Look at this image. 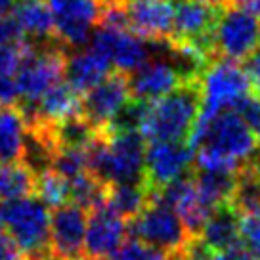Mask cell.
Masks as SVG:
<instances>
[{"instance_id": "obj_7", "label": "cell", "mask_w": 260, "mask_h": 260, "mask_svg": "<svg viewBox=\"0 0 260 260\" xmlns=\"http://www.w3.org/2000/svg\"><path fill=\"white\" fill-rule=\"evenodd\" d=\"M201 88V117H212L228 111L251 92L249 75L236 61L212 59L199 75Z\"/></svg>"}, {"instance_id": "obj_31", "label": "cell", "mask_w": 260, "mask_h": 260, "mask_svg": "<svg viewBox=\"0 0 260 260\" xmlns=\"http://www.w3.org/2000/svg\"><path fill=\"white\" fill-rule=\"evenodd\" d=\"M25 41L21 44H0V79L14 77L23 57Z\"/></svg>"}, {"instance_id": "obj_5", "label": "cell", "mask_w": 260, "mask_h": 260, "mask_svg": "<svg viewBox=\"0 0 260 260\" xmlns=\"http://www.w3.org/2000/svg\"><path fill=\"white\" fill-rule=\"evenodd\" d=\"M260 19L249 10L230 4L222 8L211 35V57L228 61H247L258 52ZM211 59V61H212Z\"/></svg>"}, {"instance_id": "obj_29", "label": "cell", "mask_w": 260, "mask_h": 260, "mask_svg": "<svg viewBox=\"0 0 260 260\" xmlns=\"http://www.w3.org/2000/svg\"><path fill=\"white\" fill-rule=\"evenodd\" d=\"M107 260H169L167 254L157 251L149 245H144L132 239L128 243H124L117 252H113Z\"/></svg>"}, {"instance_id": "obj_4", "label": "cell", "mask_w": 260, "mask_h": 260, "mask_svg": "<svg viewBox=\"0 0 260 260\" xmlns=\"http://www.w3.org/2000/svg\"><path fill=\"white\" fill-rule=\"evenodd\" d=\"M0 232L29 260H50V212L35 195L0 203Z\"/></svg>"}, {"instance_id": "obj_8", "label": "cell", "mask_w": 260, "mask_h": 260, "mask_svg": "<svg viewBox=\"0 0 260 260\" xmlns=\"http://www.w3.org/2000/svg\"><path fill=\"white\" fill-rule=\"evenodd\" d=\"M90 50L106 57L115 71L128 75L151 57L155 42L144 41L128 29L98 25L90 37Z\"/></svg>"}, {"instance_id": "obj_15", "label": "cell", "mask_w": 260, "mask_h": 260, "mask_svg": "<svg viewBox=\"0 0 260 260\" xmlns=\"http://www.w3.org/2000/svg\"><path fill=\"white\" fill-rule=\"evenodd\" d=\"M124 14L128 29L149 42H167L172 37V0H126Z\"/></svg>"}, {"instance_id": "obj_16", "label": "cell", "mask_w": 260, "mask_h": 260, "mask_svg": "<svg viewBox=\"0 0 260 260\" xmlns=\"http://www.w3.org/2000/svg\"><path fill=\"white\" fill-rule=\"evenodd\" d=\"M115 69L104 56L96 54L94 50H77L67 52L65 56L63 77L67 79V84L81 96L98 86L100 82L111 75Z\"/></svg>"}, {"instance_id": "obj_11", "label": "cell", "mask_w": 260, "mask_h": 260, "mask_svg": "<svg viewBox=\"0 0 260 260\" xmlns=\"http://www.w3.org/2000/svg\"><path fill=\"white\" fill-rule=\"evenodd\" d=\"M130 100L128 75L121 71H113L107 75L98 86L86 92L81 100L79 113L98 130L106 132L113 119L121 113V109Z\"/></svg>"}, {"instance_id": "obj_1", "label": "cell", "mask_w": 260, "mask_h": 260, "mask_svg": "<svg viewBox=\"0 0 260 260\" xmlns=\"http://www.w3.org/2000/svg\"><path fill=\"white\" fill-rule=\"evenodd\" d=\"M187 146L193 151L195 169L241 172L260 155V140L234 111H220L195 122Z\"/></svg>"}, {"instance_id": "obj_21", "label": "cell", "mask_w": 260, "mask_h": 260, "mask_svg": "<svg viewBox=\"0 0 260 260\" xmlns=\"http://www.w3.org/2000/svg\"><path fill=\"white\" fill-rule=\"evenodd\" d=\"M191 174H193L197 193L211 211L222 205H230L237 174L222 171H203V169H195L191 171Z\"/></svg>"}, {"instance_id": "obj_17", "label": "cell", "mask_w": 260, "mask_h": 260, "mask_svg": "<svg viewBox=\"0 0 260 260\" xmlns=\"http://www.w3.org/2000/svg\"><path fill=\"white\" fill-rule=\"evenodd\" d=\"M195 239H199L211 254L237 247L241 243V216L232 205H222L211 212L201 234Z\"/></svg>"}, {"instance_id": "obj_25", "label": "cell", "mask_w": 260, "mask_h": 260, "mask_svg": "<svg viewBox=\"0 0 260 260\" xmlns=\"http://www.w3.org/2000/svg\"><path fill=\"white\" fill-rule=\"evenodd\" d=\"M107 186L102 184L96 176L90 172H84L77 178L69 180V203H75L82 207L84 211L96 209L100 205L106 203Z\"/></svg>"}, {"instance_id": "obj_3", "label": "cell", "mask_w": 260, "mask_h": 260, "mask_svg": "<svg viewBox=\"0 0 260 260\" xmlns=\"http://www.w3.org/2000/svg\"><path fill=\"white\" fill-rule=\"evenodd\" d=\"M199 113L201 88L197 79L149 102L140 124V134L146 142H186L191 136Z\"/></svg>"}, {"instance_id": "obj_2", "label": "cell", "mask_w": 260, "mask_h": 260, "mask_svg": "<svg viewBox=\"0 0 260 260\" xmlns=\"http://www.w3.org/2000/svg\"><path fill=\"white\" fill-rule=\"evenodd\" d=\"M86 161L106 186L146 182V140L138 130L100 132L86 146Z\"/></svg>"}, {"instance_id": "obj_28", "label": "cell", "mask_w": 260, "mask_h": 260, "mask_svg": "<svg viewBox=\"0 0 260 260\" xmlns=\"http://www.w3.org/2000/svg\"><path fill=\"white\" fill-rule=\"evenodd\" d=\"M241 121L252 130V134L260 140V94L256 92H249L245 98H241L237 102V106L234 107Z\"/></svg>"}, {"instance_id": "obj_41", "label": "cell", "mask_w": 260, "mask_h": 260, "mask_svg": "<svg viewBox=\"0 0 260 260\" xmlns=\"http://www.w3.org/2000/svg\"><path fill=\"white\" fill-rule=\"evenodd\" d=\"M254 167H256V172H258V178H260V155H258V159L254 161Z\"/></svg>"}, {"instance_id": "obj_39", "label": "cell", "mask_w": 260, "mask_h": 260, "mask_svg": "<svg viewBox=\"0 0 260 260\" xmlns=\"http://www.w3.org/2000/svg\"><path fill=\"white\" fill-rule=\"evenodd\" d=\"M14 10V0H0V16H8Z\"/></svg>"}, {"instance_id": "obj_40", "label": "cell", "mask_w": 260, "mask_h": 260, "mask_svg": "<svg viewBox=\"0 0 260 260\" xmlns=\"http://www.w3.org/2000/svg\"><path fill=\"white\" fill-rule=\"evenodd\" d=\"M102 8H109V6H122L126 0H100Z\"/></svg>"}, {"instance_id": "obj_35", "label": "cell", "mask_w": 260, "mask_h": 260, "mask_svg": "<svg viewBox=\"0 0 260 260\" xmlns=\"http://www.w3.org/2000/svg\"><path fill=\"white\" fill-rule=\"evenodd\" d=\"M209 260H256V258H254L245 247L237 245V247H232V249H228V251L212 252Z\"/></svg>"}, {"instance_id": "obj_22", "label": "cell", "mask_w": 260, "mask_h": 260, "mask_svg": "<svg viewBox=\"0 0 260 260\" xmlns=\"http://www.w3.org/2000/svg\"><path fill=\"white\" fill-rule=\"evenodd\" d=\"M37 174L21 161L0 165V199L12 201L35 195Z\"/></svg>"}, {"instance_id": "obj_9", "label": "cell", "mask_w": 260, "mask_h": 260, "mask_svg": "<svg viewBox=\"0 0 260 260\" xmlns=\"http://www.w3.org/2000/svg\"><path fill=\"white\" fill-rule=\"evenodd\" d=\"M174 23L171 41L193 50L211 63V35L218 12L199 0H172Z\"/></svg>"}, {"instance_id": "obj_30", "label": "cell", "mask_w": 260, "mask_h": 260, "mask_svg": "<svg viewBox=\"0 0 260 260\" xmlns=\"http://www.w3.org/2000/svg\"><path fill=\"white\" fill-rule=\"evenodd\" d=\"M241 241L256 260H260V212L241 216Z\"/></svg>"}, {"instance_id": "obj_42", "label": "cell", "mask_w": 260, "mask_h": 260, "mask_svg": "<svg viewBox=\"0 0 260 260\" xmlns=\"http://www.w3.org/2000/svg\"><path fill=\"white\" fill-rule=\"evenodd\" d=\"M21 2H27V0H21Z\"/></svg>"}, {"instance_id": "obj_19", "label": "cell", "mask_w": 260, "mask_h": 260, "mask_svg": "<svg viewBox=\"0 0 260 260\" xmlns=\"http://www.w3.org/2000/svg\"><path fill=\"white\" fill-rule=\"evenodd\" d=\"M155 199V193L146 182L138 184H111L107 186L106 205L122 220L136 218L140 212Z\"/></svg>"}, {"instance_id": "obj_34", "label": "cell", "mask_w": 260, "mask_h": 260, "mask_svg": "<svg viewBox=\"0 0 260 260\" xmlns=\"http://www.w3.org/2000/svg\"><path fill=\"white\" fill-rule=\"evenodd\" d=\"M0 260H29L23 251L14 243V239L0 232Z\"/></svg>"}, {"instance_id": "obj_27", "label": "cell", "mask_w": 260, "mask_h": 260, "mask_svg": "<svg viewBox=\"0 0 260 260\" xmlns=\"http://www.w3.org/2000/svg\"><path fill=\"white\" fill-rule=\"evenodd\" d=\"M50 171L63 176L65 180H73L88 172L86 147H56L50 162Z\"/></svg>"}, {"instance_id": "obj_33", "label": "cell", "mask_w": 260, "mask_h": 260, "mask_svg": "<svg viewBox=\"0 0 260 260\" xmlns=\"http://www.w3.org/2000/svg\"><path fill=\"white\" fill-rule=\"evenodd\" d=\"M19 90H17L16 75L0 79V107H17Z\"/></svg>"}, {"instance_id": "obj_6", "label": "cell", "mask_w": 260, "mask_h": 260, "mask_svg": "<svg viewBox=\"0 0 260 260\" xmlns=\"http://www.w3.org/2000/svg\"><path fill=\"white\" fill-rule=\"evenodd\" d=\"M128 234L132 239L167 254L169 260H178L193 239L187 234L178 212L157 199L130 220Z\"/></svg>"}, {"instance_id": "obj_23", "label": "cell", "mask_w": 260, "mask_h": 260, "mask_svg": "<svg viewBox=\"0 0 260 260\" xmlns=\"http://www.w3.org/2000/svg\"><path fill=\"white\" fill-rule=\"evenodd\" d=\"M230 205L237 211L239 216L260 212V178L254 162L237 172L236 187L230 199Z\"/></svg>"}, {"instance_id": "obj_18", "label": "cell", "mask_w": 260, "mask_h": 260, "mask_svg": "<svg viewBox=\"0 0 260 260\" xmlns=\"http://www.w3.org/2000/svg\"><path fill=\"white\" fill-rule=\"evenodd\" d=\"M14 17L23 37H29L31 42H48L56 39L54 17L48 4H44L42 0L19 2L14 8Z\"/></svg>"}, {"instance_id": "obj_38", "label": "cell", "mask_w": 260, "mask_h": 260, "mask_svg": "<svg viewBox=\"0 0 260 260\" xmlns=\"http://www.w3.org/2000/svg\"><path fill=\"white\" fill-rule=\"evenodd\" d=\"M199 2H203V4H207V6H211V8H226V6H230L234 0H199Z\"/></svg>"}, {"instance_id": "obj_32", "label": "cell", "mask_w": 260, "mask_h": 260, "mask_svg": "<svg viewBox=\"0 0 260 260\" xmlns=\"http://www.w3.org/2000/svg\"><path fill=\"white\" fill-rule=\"evenodd\" d=\"M23 39V32L19 29L14 14L0 16V44H21Z\"/></svg>"}, {"instance_id": "obj_10", "label": "cell", "mask_w": 260, "mask_h": 260, "mask_svg": "<svg viewBox=\"0 0 260 260\" xmlns=\"http://www.w3.org/2000/svg\"><path fill=\"white\" fill-rule=\"evenodd\" d=\"M48 8L54 17L56 39L65 48H81L90 42L104 12L100 0H48Z\"/></svg>"}, {"instance_id": "obj_37", "label": "cell", "mask_w": 260, "mask_h": 260, "mask_svg": "<svg viewBox=\"0 0 260 260\" xmlns=\"http://www.w3.org/2000/svg\"><path fill=\"white\" fill-rule=\"evenodd\" d=\"M232 4L241 6V8L249 10L251 14H254L256 17H260V0H234Z\"/></svg>"}, {"instance_id": "obj_24", "label": "cell", "mask_w": 260, "mask_h": 260, "mask_svg": "<svg viewBox=\"0 0 260 260\" xmlns=\"http://www.w3.org/2000/svg\"><path fill=\"white\" fill-rule=\"evenodd\" d=\"M98 134L100 132L81 113L73 115L50 128V136L56 147H86Z\"/></svg>"}, {"instance_id": "obj_14", "label": "cell", "mask_w": 260, "mask_h": 260, "mask_svg": "<svg viewBox=\"0 0 260 260\" xmlns=\"http://www.w3.org/2000/svg\"><path fill=\"white\" fill-rule=\"evenodd\" d=\"M126 220L117 216L106 203L90 211L84 236V260H107L124 245Z\"/></svg>"}, {"instance_id": "obj_20", "label": "cell", "mask_w": 260, "mask_h": 260, "mask_svg": "<svg viewBox=\"0 0 260 260\" xmlns=\"http://www.w3.org/2000/svg\"><path fill=\"white\" fill-rule=\"evenodd\" d=\"M27 122L17 107H0V162H16L23 157Z\"/></svg>"}, {"instance_id": "obj_13", "label": "cell", "mask_w": 260, "mask_h": 260, "mask_svg": "<svg viewBox=\"0 0 260 260\" xmlns=\"http://www.w3.org/2000/svg\"><path fill=\"white\" fill-rule=\"evenodd\" d=\"M193 151L184 142H149L146 146V184L157 193L176 178L191 172Z\"/></svg>"}, {"instance_id": "obj_12", "label": "cell", "mask_w": 260, "mask_h": 260, "mask_svg": "<svg viewBox=\"0 0 260 260\" xmlns=\"http://www.w3.org/2000/svg\"><path fill=\"white\" fill-rule=\"evenodd\" d=\"M86 211L65 203L50 212V260H84Z\"/></svg>"}, {"instance_id": "obj_36", "label": "cell", "mask_w": 260, "mask_h": 260, "mask_svg": "<svg viewBox=\"0 0 260 260\" xmlns=\"http://www.w3.org/2000/svg\"><path fill=\"white\" fill-rule=\"evenodd\" d=\"M247 75H249V81L251 86L254 88L256 94H260V52H256L254 56H251L247 59Z\"/></svg>"}, {"instance_id": "obj_26", "label": "cell", "mask_w": 260, "mask_h": 260, "mask_svg": "<svg viewBox=\"0 0 260 260\" xmlns=\"http://www.w3.org/2000/svg\"><path fill=\"white\" fill-rule=\"evenodd\" d=\"M35 195L41 199L46 207H61L69 203V180L56 174L54 171H44L37 176Z\"/></svg>"}]
</instances>
